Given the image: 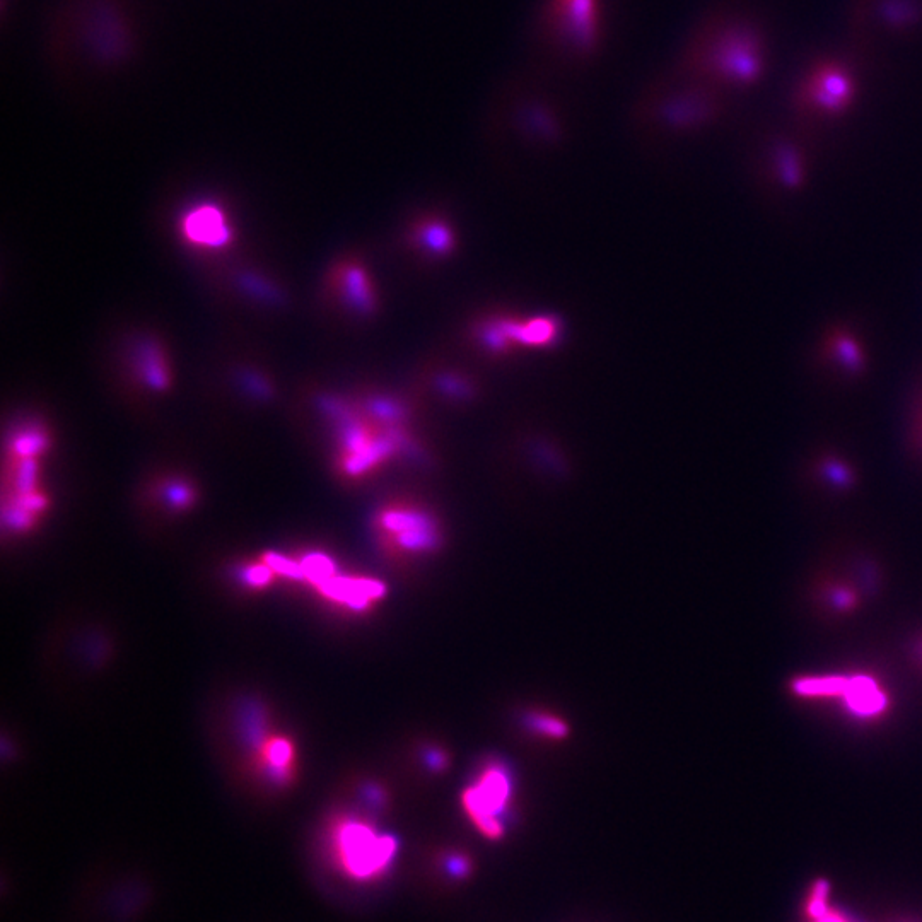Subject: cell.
Wrapping results in <instances>:
<instances>
[{"label":"cell","instance_id":"6da1fadb","mask_svg":"<svg viewBox=\"0 0 922 922\" xmlns=\"http://www.w3.org/2000/svg\"><path fill=\"white\" fill-rule=\"evenodd\" d=\"M607 33L605 0H543L533 40L550 65L583 69L602 53Z\"/></svg>","mask_w":922,"mask_h":922},{"label":"cell","instance_id":"7a4b0ae2","mask_svg":"<svg viewBox=\"0 0 922 922\" xmlns=\"http://www.w3.org/2000/svg\"><path fill=\"white\" fill-rule=\"evenodd\" d=\"M330 858L344 878L369 883L385 875L397 856V841L362 820L345 818L335 825L330 839Z\"/></svg>","mask_w":922,"mask_h":922},{"label":"cell","instance_id":"3957f363","mask_svg":"<svg viewBox=\"0 0 922 922\" xmlns=\"http://www.w3.org/2000/svg\"><path fill=\"white\" fill-rule=\"evenodd\" d=\"M764 57L757 40L743 31H728L702 41L690 55V69L712 81L752 84L762 72Z\"/></svg>","mask_w":922,"mask_h":922},{"label":"cell","instance_id":"277c9868","mask_svg":"<svg viewBox=\"0 0 922 922\" xmlns=\"http://www.w3.org/2000/svg\"><path fill=\"white\" fill-rule=\"evenodd\" d=\"M794 694L805 699H837L847 714L859 721L880 718L887 711L890 699L876 678L861 673H834L798 678Z\"/></svg>","mask_w":922,"mask_h":922},{"label":"cell","instance_id":"5b68a950","mask_svg":"<svg viewBox=\"0 0 922 922\" xmlns=\"http://www.w3.org/2000/svg\"><path fill=\"white\" fill-rule=\"evenodd\" d=\"M376 525L386 545L409 554H427L441 545L439 523L431 511L414 502H391L381 509Z\"/></svg>","mask_w":922,"mask_h":922},{"label":"cell","instance_id":"8992f818","mask_svg":"<svg viewBox=\"0 0 922 922\" xmlns=\"http://www.w3.org/2000/svg\"><path fill=\"white\" fill-rule=\"evenodd\" d=\"M511 800V779L506 767L489 764L480 772L475 784L468 786L461 796L463 810L480 834L491 841L504 835L502 815L506 813Z\"/></svg>","mask_w":922,"mask_h":922},{"label":"cell","instance_id":"52a82bcc","mask_svg":"<svg viewBox=\"0 0 922 922\" xmlns=\"http://www.w3.org/2000/svg\"><path fill=\"white\" fill-rule=\"evenodd\" d=\"M328 298L349 315L369 318L376 313L378 298L368 270L357 258H342L327 277Z\"/></svg>","mask_w":922,"mask_h":922},{"label":"cell","instance_id":"ba28073f","mask_svg":"<svg viewBox=\"0 0 922 922\" xmlns=\"http://www.w3.org/2000/svg\"><path fill=\"white\" fill-rule=\"evenodd\" d=\"M806 106L820 115L834 117L846 111L854 100V81L844 67L823 64L806 79L803 86Z\"/></svg>","mask_w":922,"mask_h":922},{"label":"cell","instance_id":"9c48e42d","mask_svg":"<svg viewBox=\"0 0 922 922\" xmlns=\"http://www.w3.org/2000/svg\"><path fill=\"white\" fill-rule=\"evenodd\" d=\"M820 356L830 369L847 378L861 376L868 368L866 345L852 328L834 327L823 333Z\"/></svg>","mask_w":922,"mask_h":922},{"label":"cell","instance_id":"30bf717a","mask_svg":"<svg viewBox=\"0 0 922 922\" xmlns=\"http://www.w3.org/2000/svg\"><path fill=\"white\" fill-rule=\"evenodd\" d=\"M181 233L188 243L197 248L219 250L231 243V228L224 212L217 205L205 204L193 207L181 222Z\"/></svg>","mask_w":922,"mask_h":922},{"label":"cell","instance_id":"8fae6325","mask_svg":"<svg viewBox=\"0 0 922 922\" xmlns=\"http://www.w3.org/2000/svg\"><path fill=\"white\" fill-rule=\"evenodd\" d=\"M333 602L344 603L352 610H364L385 596V584L368 578H332L318 586Z\"/></svg>","mask_w":922,"mask_h":922},{"label":"cell","instance_id":"7c38bea8","mask_svg":"<svg viewBox=\"0 0 922 922\" xmlns=\"http://www.w3.org/2000/svg\"><path fill=\"white\" fill-rule=\"evenodd\" d=\"M410 245L429 258H443L455 248V236L441 217L426 216L410 229Z\"/></svg>","mask_w":922,"mask_h":922},{"label":"cell","instance_id":"4fadbf2b","mask_svg":"<svg viewBox=\"0 0 922 922\" xmlns=\"http://www.w3.org/2000/svg\"><path fill=\"white\" fill-rule=\"evenodd\" d=\"M904 438L912 455L922 461V383L917 386L905 415Z\"/></svg>","mask_w":922,"mask_h":922},{"label":"cell","instance_id":"5bb4252c","mask_svg":"<svg viewBox=\"0 0 922 922\" xmlns=\"http://www.w3.org/2000/svg\"><path fill=\"white\" fill-rule=\"evenodd\" d=\"M47 441V432L40 427L18 432L11 441L12 458H35V455L47 448Z\"/></svg>","mask_w":922,"mask_h":922},{"label":"cell","instance_id":"9a60e30c","mask_svg":"<svg viewBox=\"0 0 922 922\" xmlns=\"http://www.w3.org/2000/svg\"><path fill=\"white\" fill-rule=\"evenodd\" d=\"M817 465L820 472H822L823 480L829 482L830 485H834L837 489H846L854 480V472H852V468L849 467V463L844 458L825 455L818 460Z\"/></svg>","mask_w":922,"mask_h":922},{"label":"cell","instance_id":"2e32d148","mask_svg":"<svg viewBox=\"0 0 922 922\" xmlns=\"http://www.w3.org/2000/svg\"><path fill=\"white\" fill-rule=\"evenodd\" d=\"M528 724H530V728L535 733L545 736V738H552V740H562V738L569 735V726H567L566 721L557 718L554 714L535 712L528 719Z\"/></svg>","mask_w":922,"mask_h":922},{"label":"cell","instance_id":"e0dca14e","mask_svg":"<svg viewBox=\"0 0 922 922\" xmlns=\"http://www.w3.org/2000/svg\"><path fill=\"white\" fill-rule=\"evenodd\" d=\"M301 566H303L304 578H310L316 586H320L321 583L335 576L332 561L323 555H311Z\"/></svg>","mask_w":922,"mask_h":922},{"label":"cell","instance_id":"ac0fdd59","mask_svg":"<svg viewBox=\"0 0 922 922\" xmlns=\"http://www.w3.org/2000/svg\"><path fill=\"white\" fill-rule=\"evenodd\" d=\"M267 564L272 567V571L279 572V574L287 576V578H304L303 566H299L296 562L286 561V559H282L279 555H269V557H267Z\"/></svg>","mask_w":922,"mask_h":922},{"label":"cell","instance_id":"d6986e66","mask_svg":"<svg viewBox=\"0 0 922 922\" xmlns=\"http://www.w3.org/2000/svg\"><path fill=\"white\" fill-rule=\"evenodd\" d=\"M270 574L272 572L267 567H253V569L246 572V579L253 586H263V584L269 583Z\"/></svg>","mask_w":922,"mask_h":922},{"label":"cell","instance_id":"ffe728a7","mask_svg":"<svg viewBox=\"0 0 922 922\" xmlns=\"http://www.w3.org/2000/svg\"><path fill=\"white\" fill-rule=\"evenodd\" d=\"M448 868H450V873L453 876H458V878H463L470 873V864H468L467 859L461 858V856H451L448 859Z\"/></svg>","mask_w":922,"mask_h":922},{"label":"cell","instance_id":"44dd1931","mask_svg":"<svg viewBox=\"0 0 922 922\" xmlns=\"http://www.w3.org/2000/svg\"><path fill=\"white\" fill-rule=\"evenodd\" d=\"M825 922H842V921H839V919H834V917H832V919H827V921Z\"/></svg>","mask_w":922,"mask_h":922}]
</instances>
